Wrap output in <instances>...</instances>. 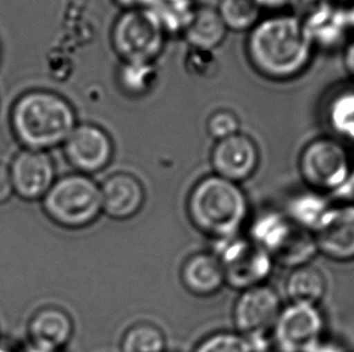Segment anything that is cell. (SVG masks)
Masks as SVG:
<instances>
[{"mask_svg": "<svg viewBox=\"0 0 354 352\" xmlns=\"http://www.w3.org/2000/svg\"><path fill=\"white\" fill-rule=\"evenodd\" d=\"M247 57L254 70L272 81H290L311 66L315 48L295 14L277 12L249 32Z\"/></svg>", "mask_w": 354, "mask_h": 352, "instance_id": "obj_1", "label": "cell"}, {"mask_svg": "<svg viewBox=\"0 0 354 352\" xmlns=\"http://www.w3.org/2000/svg\"><path fill=\"white\" fill-rule=\"evenodd\" d=\"M11 128L24 148L46 151L63 145L77 124L69 100L48 90L19 95L11 110Z\"/></svg>", "mask_w": 354, "mask_h": 352, "instance_id": "obj_2", "label": "cell"}, {"mask_svg": "<svg viewBox=\"0 0 354 352\" xmlns=\"http://www.w3.org/2000/svg\"><path fill=\"white\" fill-rule=\"evenodd\" d=\"M187 210L195 228L219 242L239 235L248 217L249 205L239 184L214 174L192 187Z\"/></svg>", "mask_w": 354, "mask_h": 352, "instance_id": "obj_3", "label": "cell"}, {"mask_svg": "<svg viewBox=\"0 0 354 352\" xmlns=\"http://www.w3.org/2000/svg\"><path fill=\"white\" fill-rule=\"evenodd\" d=\"M249 238L268 253L274 263L287 268L310 264L318 253L315 235L295 224L286 211L268 210L254 219Z\"/></svg>", "mask_w": 354, "mask_h": 352, "instance_id": "obj_4", "label": "cell"}, {"mask_svg": "<svg viewBox=\"0 0 354 352\" xmlns=\"http://www.w3.org/2000/svg\"><path fill=\"white\" fill-rule=\"evenodd\" d=\"M45 213L63 228L80 229L102 214L101 187L80 173L62 176L43 198Z\"/></svg>", "mask_w": 354, "mask_h": 352, "instance_id": "obj_5", "label": "cell"}, {"mask_svg": "<svg viewBox=\"0 0 354 352\" xmlns=\"http://www.w3.org/2000/svg\"><path fill=\"white\" fill-rule=\"evenodd\" d=\"M167 34L145 8L124 10L111 28L113 48L121 63H155Z\"/></svg>", "mask_w": 354, "mask_h": 352, "instance_id": "obj_6", "label": "cell"}, {"mask_svg": "<svg viewBox=\"0 0 354 352\" xmlns=\"http://www.w3.org/2000/svg\"><path fill=\"white\" fill-rule=\"evenodd\" d=\"M350 148L330 135L311 140L302 148L299 172L308 190L330 197L350 174Z\"/></svg>", "mask_w": 354, "mask_h": 352, "instance_id": "obj_7", "label": "cell"}, {"mask_svg": "<svg viewBox=\"0 0 354 352\" xmlns=\"http://www.w3.org/2000/svg\"><path fill=\"white\" fill-rule=\"evenodd\" d=\"M282 308L277 292L265 284L239 295L234 306V322L237 333L248 342L253 352H268Z\"/></svg>", "mask_w": 354, "mask_h": 352, "instance_id": "obj_8", "label": "cell"}, {"mask_svg": "<svg viewBox=\"0 0 354 352\" xmlns=\"http://www.w3.org/2000/svg\"><path fill=\"white\" fill-rule=\"evenodd\" d=\"M216 255L225 276L226 285L244 291L263 285L273 269L272 258L254 240L234 238L216 242Z\"/></svg>", "mask_w": 354, "mask_h": 352, "instance_id": "obj_9", "label": "cell"}, {"mask_svg": "<svg viewBox=\"0 0 354 352\" xmlns=\"http://www.w3.org/2000/svg\"><path fill=\"white\" fill-rule=\"evenodd\" d=\"M326 320L318 306L289 303L279 313L272 340L279 352H308L324 337Z\"/></svg>", "mask_w": 354, "mask_h": 352, "instance_id": "obj_10", "label": "cell"}, {"mask_svg": "<svg viewBox=\"0 0 354 352\" xmlns=\"http://www.w3.org/2000/svg\"><path fill=\"white\" fill-rule=\"evenodd\" d=\"M68 162L84 175L104 170L114 157V143L106 129L95 124H77L63 144Z\"/></svg>", "mask_w": 354, "mask_h": 352, "instance_id": "obj_11", "label": "cell"}, {"mask_svg": "<svg viewBox=\"0 0 354 352\" xmlns=\"http://www.w3.org/2000/svg\"><path fill=\"white\" fill-rule=\"evenodd\" d=\"M315 50L344 48L351 33L347 6L336 0H324L299 16Z\"/></svg>", "mask_w": 354, "mask_h": 352, "instance_id": "obj_12", "label": "cell"}, {"mask_svg": "<svg viewBox=\"0 0 354 352\" xmlns=\"http://www.w3.org/2000/svg\"><path fill=\"white\" fill-rule=\"evenodd\" d=\"M318 253L339 263L354 261V205L335 203L313 232Z\"/></svg>", "mask_w": 354, "mask_h": 352, "instance_id": "obj_13", "label": "cell"}, {"mask_svg": "<svg viewBox=\"0 0 354 352\" xmlns=\"http://www.w3.org/2000/svg\"><path fill=\"white\" fill-rule=\"evenodd\" d=\"M14 192L26 200L44 198L56 181V168L46 151L24 148L10 166Z\"/></svg>", "mask_w": 354, "mask_h": 352, "instance_id": "obj_14", "label": "cell"}, {"mask_svg": "<svg viewBox=\"0 0 354 352\" xmlns=\"http://www.w3.org/2000/svg\"><path fill=\"white\" fill-rule=\"evenodd\" d=\"M260 162L258 145L247 134L239 133L216 141L212 150L214 174L239 184L257 172Z\"/></svg>", "mask_w": 354, "mask_h": 352, "instance_id": "obj_15", "label": "cell"}, {"mask_svg": "<svg viewBox=\"0 0 354 352\" xmlns=\"http://www.w3.org/2000/svg\"><path fill=\"white\" fill-rule=\"evenodd\" d=\"M102 213L113 219H129L145 203V190L138 177L119 172L108 176L101 186Z\"/></svg>", "mask_w": 354, "mask_h": 352, "instance_id": "obj_16", "label": "cell"}, {"mask_svg": "<svg viewBox=\"0 0 354 352\" xmlns=\"http://www.w3.org/2000/svg\"><path fill=\"white\" fill-rule=\"evenodd\" d=\"M183 285L192 295L209 297L225 285V276L214 253H198L187 258L180 271Z\"/></svg>", "mask_w": 354, "mask_h": 352, "instance_id": "obj_17", "label": "cell"}, {"mask_svg": "<svg viewBox=\"0 0 354 352\" xmlns=\"http://www.w3.org/2000/svg\"><path fill=\"white\" fill-rule=\"evenodd\" d=\"M74 333L73 320L64 310L48 306L34 315L29 324L32 344L39 348L61 351Z\"/></svg>", "mask_w": 354, "mask_h": 352, "instance_id": "obj_18", "label": "cell"}, {"mask_svg": "<svg viewBox=\"0 0 354 352\" xmlns=\"http://www.w3.org/2000/svg\"><path fill=\"white\" fill-rule=\"evenodd\" d=\"M323 116L330 137L354 148V87L333 92L326 99Z\"/></svg>", "mask_w": 354, "mask_h": 352, "instance_id": "obj_19", "label": "cell"}, {"mask_svg": "<svg viewBox=\"0 0 354 352\" xmlns=\"http://www.w3.org/2000/svg\"><path fill=\"white\" fill-rule=\"evenodd\" d=\"M227 32L229 29L218 10L211 6H198L183 35L194 50L212 52L224 43Z\"/></svg>", "mask_w": 354, "mask_h": 352, "instance_id": "obj_20", "label": "cell"}, {"mask_svg": "<svg viewBox=\"0 0 354 352\" xmlns=\"http://www.w3.org/2000/svg\"><path fill=\"white\" fill-rule=\"evenodd\" d=\"M284 290L290 303L318 306L326 298L328 281L324 273L310 263L290 271Z\"/></svg>", "mask_w": 354, "mask_h": 352, "instance_id": "obj_21", "label": "cell"}, {"mask_svg": "<svg viewBox=\"0 0 354 352\" xmlns=\"http://www.w3.org/2000/svg\"><path fill=\"white\" fill-rule=\"evenodd\" d=\"M329 195L307 190L294 195L288 203L286 214L302 228L315 232L333 206Z\"/></svg>", "mask_w": 354, "mask_h": 352, "instance_id": "obj_22", "label": "cell"}, {"mask_svg": "<svg viewBox=\"0 0 354 352\" xmlns=\"http://www.w3.org/2000/svg\"><path fill=\"white\" fill-rule=\"evenodd\" d=\"M167 35L183 34L192 22L197 6L195 0H149L144 6Z\"/></svg>", "mask_w": 354, "mask_h": 352, "instance_id": "obj_23", "label": "cell"}, {"mask_svg": "<svg viewBox=\"0 0 354 352\" xmlns=\"http://www.w3.org/2000/svg\"><path fill=\"white\" fill-rule=\"evenodd\" d=\"M166 335L156 324L138 322L131 326L120 343L121 352H166Z\"/></svg>", "mask_w": 354, "mask_h": 352, "instance_id": "obj_24", "label": "cell"}, {"mask_svg": "<svg viewBox=\"0 0 354 352\" xmlns=\"http://www.w3.org/2000/svg\"><path fill=\"white\" fill-rule=\"evenodd\" d=\"M216 10L226 28L235 32H250L263 11L255 0H221Z\"/></svg>", "mask_w": 354, "mask_h": 352, "instance_id": "obj_25", "label": "cell"}, {"mask_svg": "<svg viewBox=\"0 0 354 352\" xmlns=\"http://www.w3.org/2000/svg\"><path fill=\"white\" fill-rule=\"evenodd\" d=\"M119 86L126 95L140 97L153 90L158 81L155 63H121Z\"/></svg>", "mask_w": 354, "mask_h": 352, "instance_id": "obj_26", "label": "cell"}, {"mask_svg": "<svg viewBox=\"0 0 354 352\" xmlns=\"http://www.w3.org/2000/svg\"><path fill=\"white\" fill-rule=\"evenodd\" d=\"M194 352H253V350L237 332H216L197 344Z\"/></svg>", "mask_w": 354, "mask_h": 352, "instance_id": "obj_27", "label": "cell"}, {"mask_svg": "<svg viewBox=\"0 0 354 352\" xmlns=\"http://www.w3.org/2000/svg\"><path fill=\"white\" fill-rule=\"evenodd\" d=\"M239 116L231 110H216L207 119V132L216 141L239 133Z\"/></svg>", "mask_w": 354, "mask_h": 352, "instance_id": "obj_28", "label": "cell"}, {"mask_svg": "<svg viewBox=\"0 0 354 352\" xmlns=\"http://www.w3.org/2000/svg\"><path fill=\"white\" fill-rule=\"evenodd\" d=\"M330 198L335 200L336 203L354 205V163L345 182L330 195Z\"/></svg>", "mask_w": 354, "mask_h": 352, "instance_id": "obj_29", "label": "cell"}, {"mask_svg": "<svg viewBox=\"0 0 354 352\" xmlns=\"http://www.w3.org/2000/svg\"><path fill=\"white\" fill-rule=\"evenodd\" d=\"M14 193V186L11 180V174L8 166L0 162V204L10 199Z\"/></svg>", "mask_w": 354, "mask_h": 352, "instance_id": "obj_30", "label": "cell"}, {"mask_svg": "<svg viewBox=\"0 0 354 352\" xmlns=\"http://www.w3.org/2000/svg\"><path fill=\"white\" fill-rule=\"evenodd\" d=\"M308 352H350V350L340 340L323 337Z\"/></svg>", "mask_w": 354, "mask_h": 352, "instance_id": "obj_31", "label": "cell"}, {"mask_svg": "<svg viewBox=\"0 0 354 352\" xmlns=\"http://www.w3.org/2000/svg\"><path fill=\"white\" fill-rule=\"evenodd\" d=\"M255 1L260 6V9L274 11V14L283 12V10L294 4V0H255Z\"/></svg>", "mask_w": 354, "mask_h": 352, "instance_id": "obj_32", "label": "cell"}, {"mask_svg": "<svg viewBox=\"0 0 354 352\" xmlns=\"http://www.w3.org/2000/svg\"><path fill=\"white\" fill-rule=\"evenodd\" d=\"M342 61L346 72L354 80V39L346 43Z\"/></svg>", "mask_w": 354, "mask_h": 352, "instance_id": "obj_33", "label": "cell"}, {"mask_svg": "<svg viewBox=\"0 0 354 352\" xmlns=\"http://www.w3.org/2000/svg\"><path fill=\"white\" fill-rule=\"evenodd\" d=\"M114 3L124 10L138 9L148 4L149 0H114Z\"/></svg>", "mask_w": 354, "mask_h": 352, "instance_id": "obj_34", "label": "cell"}, {"mask_svg": "<svg viewBox=\"0 0 354 352\" xmlns=\"http://www.w3.org/2000/svg\"><path fill=\"white\" fill-rule=\"evenodd\" d=\"M347 14H348L351 33H352V35H354V1L352 3V5L347 6Z\"/></svg>", "mask_w": 354, "mask_h": 352, "instance_id": "obj_35", "label": "cell"}, {"mask_svg": "<svg viewBox=\"0 0 354 352\" xmlns=\"http://www.w3.org/2000/svg\"><path fill=\"white\" fill-rule=\"evenodd\" d=\"M24 352H61V351H53V350H48V349L39 348L37 345H30L28 348L26 349Z\"/></svg>", "mask_w": 354, "mask_h": 352, "instance_id": "obj_36", "label": "cell"}, {"mask_svg": "<svg viewBox=\"0 0 354 352\" xmlns=\"http://www.w3.org/2000/svg\"><path fill=\"white\" fill-rule=\"evenodd\" d=\"M0 352H10L9 350H6L5 348H0Z\"/></svg>", "mask_w": 354, "mask_h": 352, "instance_id": "obj_37", "label": "cell"}]
</instances>
